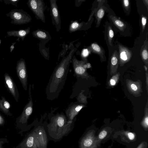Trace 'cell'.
<instances>
[{
  "label": "cell",
  "instance_id": "22",
  "mask_svg": "<svg viewBox=\"0 0 148 148\" xmlns=\"http://www.w3.org/2000/svg\"><path fill=\"white\" fill-rule=\"evenodd\" d=\"M142 56L145 60H147L148 58V53L146 47L143 50L141 53Z\"/></svg>",
  "mask_w": 148,
  "mask_h": 148
},
{
  "label": "cell",
  "instance_id": "5",
  "mask_svg": "<svg viewBox=\"0 0 148 148\" xmlns=\"http://www.w3.org/2000/svg\"><path fill=\"white\" fill-rule=\"evenodd\" d=\"M27 4L36 18L45 23L44 13L45 6L43 1L41 0H29Z\"/></svg>",
  "mask_w": 148,
  "mask_h": 148
},
{
  "label": "cell",
  "instance_id": "30",
  "mask_svg": "<svg viewBox=\"0 0 148 148\" xmlns=\"http://www.w3.org/2000/svg\"><path fill=\"white\" fill-rule=\"evenodd\" d=\"M4 122V120L3 118L0 115V125H2Z\"/></svg>",
  "mask_w": 148,
  "mask_h": 148
},
{
  "label": "cell",
  "instance_id": "25",
  "mask_svg": "<svg viewBox=\"0 0 148 148\" xmlns=\"http://www.w3.org/2000/svg\"><path fill=\"white\" fill-rule=\"evenodd\" d=\"M107 134V132L105 130L101 131L99 135V138L100 139H103L104 138Z\"/></svg>",
  "mask_w": 148,
  "mask_h": 148
},
{
  "label": "cell",
  "instance_id": "18",
  "mask_svg": "<svg viewBox=\"0 0 148 148\" xmlns=\"http://www.w3.org/2000/svg\"><path fill=\"white\" fill-rule=\"evenodd\" d=\"M82 25V23H79L76 21L73 22L71 23L69 26V32L72 33L79 30Z\"/></svg>",
  "mask_w": 148,
  "mask_h": 148
},
{
  "label": "cell",
  "instance_id": "17",
  "mask_svg": "<svg viewBox=\"0 0 148 148\" xmlns=\"http://www.w3.org/2000/svg\"><path fill=\"white\" fill-rule=\"evenodd\" d=\"M89 49L93 53H97L101 56L103 54V51L102 49L96 43L92 44L89 47Z\"/></svg>",
  "mask_w": 148,
  "mask_h": 148
},
{
  "label": "cell",
  "instance_id": "19",
  "mask_svg": "<svg viewBox=\"0 0 148 148\" xmlns=\"http://www.w3.org/2000/svg\"><path fill=\"white\" fill-rule=\"evenodd\" d=\"M104 14V10L103 8H101L98 11L97 14V25H99L102 18Z\"/></svg>",
  "mask_w": 148,
  "mask_h": 148
},
{
  "label": "cell",
  "instance_id": "28",
  "mask_svg": "<svg viewBox=\"0 0 148 148\" xmlns=\"http://www.w3.org/2000/svg\"><path fill=\"white\" fill-rule=\"evenodd\" d=\"M16 43V42H14L12 43V45L10 47V51L12 53L14 48V45Z\"/></svg>",
  "mask_w": 148,
  "mask_h": 148
},
{
  "label": "cell",
  "instance_id": "15",
  "mask_svg": "<svg viewBox=\"0 0 148 148\" xmlns=\"http://www.w3.org/2000/svg\"><path fill=\"white\" fill-rule=\"evenodd\" d=\"M1 98V99H0V109L7 114L10 115V105L4 97H2Z\"/></svg>",
  "mask_w": 148,
  "mask_h": 148
},
{
  "label": "cell",
  "instance_id": "6",
  "mask_svg": "<svg viewBox=\"0 0 148 148\" xmlns=\"http://www.w3.org/2000/svg\"><path fill=\"white\" fill-rule=\"evenodd\" d=\"M16 70L18 76L25 90L27 89V75L25 60L21 58L17 63Z\"/></svg>",
  "mask_w": 148,
  "mask_h": 148
},
{
  "label": "cell",
  "instance_id": "13",
  "mask_svg": "<svg viewBox=\"0 0 148 148\" xmlns=\"http://www.w3.org/2000/svg\"><path fill=\"white\" fill-rule=\"evenodd\" d=\"M120 59L126 61L129 60L132 56V53L127 48L121 45L118 46Z\"/></svg>",
  "mask_w": 148,
  "mask_h": 148
},
{
  "label": "cell",
  "instance_id": "12",
  "mask_svg": "<svg viewBox=\"0 0 148 148\" xmlns=\"http://www.w3.org/2000/svg\"><path fill=\"white\" fill-rule=\"evenodd\" d=\"M5 80L10 91L16 100L18 101L17 95L18 92L15 84L10 76L5 73L4 75Z\"/></svg>",
  "mask_w": 148,
  "mask_h": 148
},
{
  "label": "cell",
  "instance_id": "8",
  "mask_svg": "<svg viewBox=\"0 0 148 148\" xmlns=\"http://www.w3.org/2000/svg\"><path fill=\"white\" fill-rule=\"evenodd\" d=\"M31 86L30 84L29 88L28 102L25 106L19 119V122L23 124L27 123L28 120L32 112L33 103L31 95Z\"/></svg>",
  "mask_w": 148,
  "mask_h": 148
},
{
  "label": "cell",
  "instance_id": "32",
  "mask_svg": "<svg viewBox=\"0 0 148 148\" xmlns=\"http://www.w3.org/2000/svg\"><path fill=\"white\" fill-rule=\"evenodd\" d=\"M145 123L147 125V127L148 126V117H147L146 118L145 120Z\"/></svg>",
  "mask_w": 148,
  "mask_h": 148
},
{
  "label": "cell",
  "instance_id": "35",
  "mask_svg": "<svg viewBox=\"0 0 148 148\" xmlns=\"http://www.w3.org/2000/svg\"><path fill=\"white\" fill-rule=\"evenodd\" d=\"M0 148H2L0 145Z\"/></svg>",
  "mask_w": 148,
  "mask_h": 148
},
{
  "label": "cell",
  "instance_id": "27",
  "mask_svg": "<svg viewBox=\"0 0 148 148\" xmlns=\"http://www.w3.org/2000/svg\"><path fill=\"white\" fill-rule=\"evenodd\" d=\"M128 137L130 140H133L135 138L134 135L132 132H130L127 134Z\"/></svg>",
  "mask_w": 148,
  "mask_h": 148
},
{
  "label": "cell",
  "instance_id": "10",
  "mask_svg": "<svg viewBox=\"0 0 148 148\" xmlns=\"http://www.w3.org/2000/svg\"><path fill=\"white\" fill-rule=\"evenodd\" d=\"M83 107V105L76 102L71 103L65 110L66 115L68 119L73 121Z\"/></svg>",
  "mask_w": 148,
  "mask_h": 148
},
{
  "label": "cell",
  "instance_id": "34",
  "mask_svg": "<svg viewBox=\"0 0 148 148\" xmlns=\"http://www.w3.org/2000/svg\"><path fill=\"white\" fill-rule=\"evenodd\" d=\"M145 69H146V70H147V69L146 67H145Z\"/></svg>",
  "mask_w": 148,
  "mask_h": 148
},
{
  "label": "cell",
  "instance_id": "3",
  "mask_svg": "<svg viewBox=\"0 0 148 148\" xmlns=\"http://www.w3.org/2000/svg\"><path fill=\"white\" fill-rule=\"evenodd\" d=\"M49 140L42 120L37 122L20 145L21 148H47Z\"/></svg>",
  "mask_w": 148,
  "mask_h": 148
},
{
  "label": "cell",
  "instance_id": "33",
  "mask_svg": "<svg viewBox=\"0 0 148 148\" xmlns=\"http://www.w3.org/2000/svg\"><path fill=\"white\" fill-rule=\"evenodd\" d=\"M1 42V40L0 39V45Z\"/></svg>",
  "mask_w": 148,
  "mask_h": 148
},
{
  "label": "cell",
  "instance_id": "21",
  "mask_svg": "<svg viewBox=\"0 0 148 148\" xmlns=\"http://www.w3.org/2000/svg\"><path fill=\"white\" fill-rule=\"evenodd\" d=\"M19 1V0H5L3 1L6 4H12V5L17 7V4Z\"/></svg>",
  "mask_w": 148,
  "mask_h": 148
},
{
  "label": "cell",
  "instance_id": "4",
  "mask_svg": "<svg viewBox=\"0 0 148 148\" xmlns=\"http://www.w3.org/2000/svg\"><path fill=\"white\" fill-rule=\"evenodd\" d=\"M6 15L11 20V23L15 25L27 23L32 20L30 16L22 9H13Z\"/></svg>",
  "mask_w": 148,
  "mask_h": 148
},
{
  "label": "cell",
  "instance_id": "9",
  "mask_svg": "<svg viewBox=\"0 0 148 148\" xmlns=\"http://www.w3.org/2000/svg\"><path fill=\"white\" fill-rule=\"evenodd\" d=\"M72 60L76 76L79 77L83 75L85 73L86 69L90 67V64L89 63L85 64L83 61L77 60L74 56H73Z\"/></svg>",
  "mask_w": 148,
  "mask_h": 148
},
{
  "label": "cell",
  "instance_id": "7",
  "mask_svg": "<svg viewBox=\"0 0 148 148\" xmlns=\"http://www.w3.org/2000/svg\"><path fill=\"white\" fill-rule=\"evenodd\" d=\"M51 14L53 24L59 31L61 28V21L56 0H50Z\"/></svg>",
  "mask_w": 148,
  "mask_h": 148
},
{
  "label": "cell",
  "instance_id": "14",
  "mask_svg": "<svg viewBox=\"0 0 148 148\" xmlns=\"http://www.w3.org/2000/svg\"><path fill=\"white\" fill-rule=\"evenodd\" d=\"M109 17L115 26L120 30L123 32L126 27L125 24L115 16L111 15Z\"/></svg>",
  "mask_w": 148,
  "mask_h": 148
},
{
  "label": "cell",
  "instance_id": "16",
  "mask_svg": "<svg viewBox=\"0 0 148 148\" xmlns=\"http://www.w3.org/2000/svg\"><path fill=\"white\" fill-rule=\"evenodd\" d=\"M33 36L34 37L41 39H47L48 36L47 33L41 30H37L32 32Z\"/></svg>",
  "mask_w": 148,
  "mask_h": 148
},
{
  "label": "cell",
  "instance_id": "24",
  "mask_svg": "<svg viewBox=\"0 0 148 148\" xmlns=\"http://www.w3.org/2000/svg\"><path fill=\"white\" fill-rule=\"evenodd\" d=\"M143 32L144 31L147 22L146 18L144 16H142L141 19Z\"/></svg>",
  "mask_w": 148,
  "mask_h": 148
},
{
  "label": "cell",
  "instance_id": "20",
  "mask_svg": "<svg viewBox=\"0 0 148 148\" xmlns=\"http://www.w3.org/2000/svg\"><path fill=\"white\" fill-rule=\"evenodd\" d=\"M107 36L109 44L112 46V41L114 36V32L110 26H108V27Z\"/></svg>",
  "mask_w": 148,
  "mask_h": 148
},
{
  "label": "cell",
  "instance_id": "31",
  "mask_svg": "<svg viewBox=\"0 0 148 148\" xmlns=\"http://www.w3.org/2000/svg\"><path fill=\"white\" fill-rule=\"evenodd\" d=\"M111 84L112 85H114L115 84L116 82L115 80L113 79H111L110 80Z\"/></svg>",
  "mask_w": 148,
  "mask_h": 148
},
{
  "label": "cell",
  "instance_id": "26",
  "mask_svg": "<svg viewBox=\"0 0 148 148\" xmlns=\"http://www.w3.org/2000/svg\"><path fill=\"white\" fill-rule=\"evenodd\" d=\"M123 2L125 8L126 9L129 8L130 4L129 1L128 0H124L123 1Z\"/></svg>",
  "mask_w": 148,
  "mask_h": 148
},
{
  "label": "cell",
  "instance_id": "11",
  "mask_svg": "<svg viewBox=\"0 0 148 148\" xmlns=\"http://www.w3.org/2000/svg\"><path fill=\"white\" fill-rule=\"evenodd\" d=\"M30 32V28L29 27L25 29L8 31L7 32V33L8 36L17 37L18 38L16 41H19L20 38L23 41L24 38Z\"/></svg>",
  "mask_w": 148,
  "mask_h": 148
},
{
  "label": "cell",
  "instance_id": "2",
  "mask_svg": "<svg viewBox=\"0 0 148 148\" xmlns=\"http://www.w3.org/2000/svg\"><path fill=\"white\" fill-rule=\"evenodd\" d=\"M49 123H44L48 138L49 140L56 142L73 130L76 117L73 121L69 120L62 112L49 116Z\"/></svg>",
  "mask_w": 148,
  "mask_h": 148
},
{
  "label": "cell",
  "instance_id": "1",
  "mask_svg": "<svg viewBox=\"0 0 148 148\" xmlns=\"http://www.w3.org/2000/svg\"><path fill=\"white\" fill-rule=\"evenodd\" d=\"M76 49H72L56 67L46 88L47 99L53 101L58 97L63 88L68 73L70 64Z\"/></svg>",
  "mask_w": 148,
  "mask_h": 148
},
{
  "label": "cell",
  "instance_id": "29",
  "mask_svg": "<svg viewBox=\"0 0 148 148\" xmlns=\"http://www.w3.org/2000/svg\"><path fill=\"white\" fill-rule=\"evenodd\" d=\"M131 88L134 91L136 90L137 89V87L136 85L134 84H132L131 85Z\"/></svg>",
  "mask_w": 148,
  "mask_h": 148
},
{
  "label": "cell",
  "instance_id": "23",
  "mask_svg": "<svg viewBox=\"0 0 148 148\" xmlns=\"http://www.w3.org/2000/svg\"><path fill=\"white\" fill-rule=\"evenodd\" d=\"M89 53L88 50L87 49H85L82 50V52L81 55L82 57L86 58L88 56Z\"/></svg>",
  "mask_w": 148,
  "mask_h": 148
}]
</instances>
